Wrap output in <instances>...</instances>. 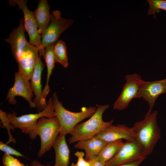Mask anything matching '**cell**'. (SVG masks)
I'll return each instance as SVG.
<instances>
[{"instance_id":"obj_1","label":"cell","mask_w":166,"mask_h":166,"mask_svg":"<svg viewBox=\"0 0 166 166\" xmlns=\"http://www.w3.org/2000/svg\"><path fill=\"white\" fill-rule=\"evenodd\" d=\"M157 113L155 110L146 113L143 119L135 123L132 127L135 134L134 139L143 148L147 156L151 154L161 137Z\"/></svg>"},{"instance_id":"obj_2","label":"cell","mask_w":166,"mask_h":166,"mask_svg":"<svg viewBox=\"0 0 166 166\" xmlns=\"http://www.w3.org/2000/svg\"><path fill=\"white\" fill-rule=\"evenodd\" d=\"M109 107L108 104L99 105L95 113L87 121L78 124L69 134L70 144L91 138L109 125L112 124L114 120L104 121L102 116L104 112Z\"/></svg>"},{"instance_id":"obj_3","label":"cell","mask_w":166,"mask_h":166,"mask_svg":"<svg viewBox=\"0 0 166 166\" xmlns=\"http://www.w3.org/2000/svg\"><path fill=\"white\" fill-rule=\"evenodd\" d=\"M52 97L54 107V116L59 122L60 127L59 135H61L69 134L79 122L93 115L97 108L94 106L84 107L80 112H72L63 106L58 98L56 92L53 93Z\"/></svg>"},{"instance_id":"obj_4","label":"cell","mask_w":166,"mask_h":166,"mask_svg":"<svg viewBox=\"0 0 166 166\" xmlns=\"http://www.w3.org/2000/svg\"><path fill=\"white\" fill-rule=\"evenodd\" d=\"M15 112L12 113L6 114V116L14 128L20 129L22 132L29 134L30 138L32 140L36 139L37 135L35 129L38 121L43 117L48 118L55 117L54 107L52 97L47 102V105L41 112L36 113H30L17 116Z\"/></svg>"},{"instance_id":"obj_5","label":"cell","mask_w":166,"mask_h":166,"mask_svg":"<svg viewBox=\"0 0 166 166\" xmlns=\"http://www.w3.org/2000/svg\"><path fill=\"white\" fill-rule=\"evenodd\" d=\"M60 125L55 117L48 118L43 117L38 121L35 129L37 135L41 140L40 149L38 153L40 158L50 150L58 136Z\"/></svg>"},{"instance_id":"obj_6","label":"cell","mask_w":166,"mask_h":166,"mask_svg":"<svg viewBox=\"0 0 166 166\" xmlns=\"http://www.w3.org/2000/svg\"><path fill=\"white\" fill-rule=\"evenodd\" d=\"M50 22L44 33L41 35L42 49L54 44L58 40L60 35L65 31L73 23L71 19L62 17L58 10L52 11Z\"/></svg>"},{"instance_id":"obj_7","label":"cell","mask_w":166,"mask_h":166,"mask_svg":"<svg viewBox=\"0 0 166 166\" xmlns=\"http://www.w3.org/2000/svg\"><path fill=\"white\" fill-rule=\"evenodd\" d=\"M8 2L11 6L17 5L19 9L22 10L24 15L25 27L29 38V43L38 47L39 55L44 58L45 50L41 46V36L39 34L38 28L32 11H30L27 6V0H10Z\"/></svg>"},{"instance_id":"obj_8","label":"cell","mask_w":166,"mask_h":166,"mask_svg":"<svg viewBox=\"0 0 166 166\" xmlns=\"http://www.w3.org/2000/svg\"><path fill=\"white\" fill-rule=\"evenodd\" d=\"M125 78L126 83L122 88L121 94L114 102V110H122L126 109L134 98H138V91L143 80L136 73L127 74Z\"/></svg>"},{"instance_id":"obj_9","label":"cell","mask_w":166,"mask_h":166,"mask_svg":"<svg viewBox=\"0 0 166 166\" xmlns=\"http://www.w3.org/2000/svg\"><path fill=\"white\" fill-rule=\"evenodd\" d=\"M147 156L143 148L134 139L124 142L114 156L105 163V166H116Z\"/></svg>"},{"instance_id":"obj_10","label":"cell","mask_w":166,"mask_h":166,"mask_svg":"<svg viewBox=\"0 0 166 166\" xmlns=\"http://www.w3.org/2000/svg\"><path fill=\"white\" fill-rule=\"evenodd\" d=\"M17 96L24 98L31 108H35V104L32 101L34 93L30 82L18 71L15 73L14 84L8 90L6 99L9 103L15 105L17 103L15 97Z\"/></svg>"},{"instance_id":"obj_11","label":"cell","mask_w":166,"mask_h":166,"mask_svg":"<svg viewBox=\"0 0 166 166\" xmlns=\"http://www.w3.org/2000/svg\"><path fill=\"white\" fill-rule=\"evenodd\" d=\"M166 93V78L160 80L146 81L143 80L138 91V98H142L149 105L146 113H151L158 97Z\"/></svg>"},{"instance_id":"obj_12","label":"cell","mask_w":166,"mask_h":166,"mask_svg":"<svg viewBox=\"0 0 166 166\" xmlns=\"http://www.w3.org/2000/svg\"><path fill=\"white\" fill-rule=\"evenodd\" d=\"M39 54L38 48L29 42L16 60L18 65V72L29 81L31 79Z\"/></svg>"},{"instance_id":"obj_13","label":"cell","mask_w":166,"mask_h":166,"mask_svg":"<svg viewBox=\"0 0 166 166\" xmlns=\"http://www.w3.org/2000/svg\"><path fill=\"white\" fill-rule=\"evenodd\" d=\"M135 134L133 127H129L125 124H112L106 127L95 135L93 137L102 139L106 142L119 140L126 141L134 139Z\"/></svg>"},{"instance_id":"obj_14","label":"cell","mask_w":166,"mask_h":166,"mask_svg":"<svg viewBox=\"0 0 166 166\" xmlns=\"http://www.w3.org/2000/svg\"><path fill=\"white\" fill-rule=\"evenodd\" d=\"M24 19L21 18L19 26L10 33L4 40L10 44L13 56L15 60L24 50L29 42L26 40Z\"/></svg>"},{"instance_id":"obj_15","label":"cell","mask_w":166,"mask_h":166,"mask_svg":"<svg viewBox=\"0 0 166 166\" xmlns=\"http://www.w3.org/2000/svg\"><path fill=\"white\" fill-rule=\"evenodd\" d=\"M41 57L39 55L30 80L32 91L35 96L33 102L38 113L41 112L44 109L40 104L43 91L41 84V76L44 66V64L41 60Z\"/></svg>"},{"instance_id":"obj_16","label":"cell","mask_w":166,"mask_h":166,"mask_svg":"<svg viewBox=\"0 0 166 166\" xmlns=\"http://www.w3.org/2000/svg\"><path fill=\"white\" fill-rule=\"evenodd\" d=\"M50 7L47 0H39L36 9L33 11L39 34L41 36L49 26L52 18Z\"/></svg>"},{"instance_id":"obj_17","label":"cell","mask_w":166,"mask_h":166,"mask_svg":"<svg viewBox=\"0 0 166 166\" xmlns=\"http://www.w3.org/2000/svg\"><path fill=\"white\" fill-rule=\"evenodd\" d=\"M107 142L102 139L93 137L79 141L74 147L76 148L84 150L85 160L88 161L97 157Z\"/></svg>"},{"instance_id":"obj_18","label":"cell","mask_w":166,"mask_h":166,"mask_svg":"<svg viewBox=\"0 0 166 166\" xmlns=\"http://www.w3.org/2000/svg\"><path fill=\"white\" fill-rule=\"evenodd\" d=\"M65 136L59 135L53 145L55 152L53 166H69L70 151Z\"/></svg>"},{"instance_id":"obj_19","label":"cell","mask_w":166,"mask_h":166,"mask_svg":"<svg viewBox=\"0 0 166 166\" xmlns=\"http://www.w3.org/2000/svg\"><path fill=\"white\" fill-rule=\"evenodd\" d=\"M54 45L49 46L45 48L44 59L46 63L47 69V78L45 86L42 91V97L41 100V104L43 105L46 104V98L49 93L50 89L49 83L50 77L56 63L55 60L53 48Z\"/></svg>"},{"instance_id":"obj_20","label":"cell","mask_w":166,"mask_h":166,"mask_svg":"<svg viewBox=\"0 0 166 166\" xmlns=\"http://www.w3.org/2000/svg\"><path fill=\"white\" fill-rule=\"evenodd\" d=\"M124 143L122 140L107 142L96 157V158L105 163L114 156L121 148Z\"/></svg>"},{"instance_id":"obj_21","label":"cell","mask_w":166,"mask_h":166,"mask_svg":"<svg viewBox=\"0 0 166 166\" xmlns=\"http://www.w3.org/2000/svg\"><path fill=\"white\" fill-rule=\"evenodd\" d=\"M53 52L56 62L59 63L65 68H67L69 64L65 42L58 40L54 45Z\"/></svg>"},{"instance_id":"obj_22","label":"cell","mask_w":166,"mask_h":166,"mask_svg":"<svg viewBox=\"0 0 166 166\" xmlns=\"http://www.w3.org/2000/svg\"><path fill=\"white\" fill-rule=\"evenodd\" d=\"M7 113L6 112L0 110V125L1 127L6 129L9 137L8 141L6 143L8 144L10 142L15 143L16 142V140L13 138L10 133V130H14L15 128L12 125L10 121L6 116Z\"/></svg>"},{"instance_id":"obj_23","label":"cell","mask_w":166,"mask_h":166,"mask_svg":"<svg viewBox=\"0 0 166 166\" xmlns=\"http://www.w3.org/2000/svg\"><path fill=\"white\" fill-rule=\"evenodd\" d=\"M147 2L149 5L147 14L153 15L155 18V14L160 10L166 11V0H148Z\"/></svg>"},{"instance_id":"obj_24","label":"cell","mask_w":166,"mask_h":166,"mask_svg":"<svg viewBox=\"0 0 166 166\" xmlns=\"http://www.w3.org/2000/svg\"><path fill=\"white\" fill-rule=\"evenodd\" d=\"M2 162L4 166H28L22 163L17 158L5 153L2 158Z\"/></svg>"},{"instance_id":"obj_25","label":"cell","mask_w":166,"mask_h":166,"mask_svg":"<svg viewBox=\"0 0 166 166\" xmlns=\"http://www.w3.org/2000/svg\"><path fill=\"white\" fill-rule=\"evenodd\" d=\"M0 150L4 152L5 154L10 155L21 156L28 159L19 152L8 145L7 144L1 141L0 142Z\"/></svg>"},{"instance_id":"obj_26","label":"cell","mask_w":166,"mask_h":166,"mask_svg":"<svg viewBox=\"0 0 166 166\" xmlns=\"http://www.w3.org/2000/svg\"><path fill=\"white\" fill-rule=\"evenodd\" d=\"M74 155L77 158V161L75 164L72 163L70 166H90L89 162L84 158V152L77 151L75 153Z\"/></svg>"},{"instance_id":"obj_27","label":"cell","mask_w":166,"mask_h":166,"mask_svg":"<svg viewBox=\"0 0 166 166\" xmlns=\"http://www.w3.org/2000/svg\"><path fill=\"white\" fill-rule=\"evenodd\" d=\"M145 159V158H142L123 163L116 166H139Z\"/></svg>"},{"instance_id":"obj_28","label":"cell","mask_w":166,"mask_h":166,"mask_svg":"<svg viewBox=\"0 0 166 166\" xmlns=\"http://www.w3.org/2000/svg\"><path fill=\"white\" fill-rule=\"evenodd\" d=\"M88 161L90 166H105V163L98 160L96 157Z\"/></svg>"},{"instance_id":"obj_29","label":"cell","mask_w":166,"mask_h":166,"mask_svg":"<svg viewBox=\"0 0 166 166\" xmlns=\"http://www.w3.org/2000/svg\"><path fill=\"white\" fill-rule=\"evenodd\" d=\"M30 166H51L49 165H44L34 159L30 163Z\"/></svg>"}]
</instances>
